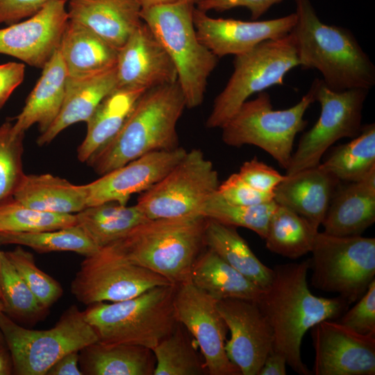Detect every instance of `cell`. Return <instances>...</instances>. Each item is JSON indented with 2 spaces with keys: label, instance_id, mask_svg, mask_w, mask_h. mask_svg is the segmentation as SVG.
I'll list each match as a JSON object with an SVG mask.
<instances>
[{
  "label": "cell",
  "instance_id": "cell-24",
  "mask_svg": "<svg viewBox=\"0 0 375 375\" xmlns=\"http://www.w3.org/2000/svg\"><path fill=\"white\" fill-rule=\"evenodd\" d=\"M115 88V67L83 78H67L60 111L51 126L40 133L38 144H48L68 126L87 122L103 99Z\"/></svg>",
  "mask_w": 375,
  "mask_h": 375
},
{
  "label": "cell",
  "instance_id": "cell-4",
  "mask_svg": "<svg viewBox=\"0 0 375 375\" xmlns=\"http://www.w3.org/2000/svg\"><path fill=\"white\" fill-rule=\"evenodd\" d=\"M206 222L201 215L149 219L111 244L129 262L177 285L190 281L205 245Z\"/></svg>",
  "mask_w": 375,
  "mask_h": 375
},
{
  "label": "cell",
  "instance_id": "cell-11",
  "mask_svg": "<svg viewBox=\"0 0 375 375\" xmlns=\"http://www.w3.org/2000/svg\"><path fill=\"white\" fill-rule=\"evenodd\" d=\"M219 183L212 162L200 149H192L160 181L140 193L135 204L149 219L201 215Z\"/></svg>",
  "mask_w": 375,
  "mask_h": 375
},
{
  "label": "cell",
  "instance_id": "cell-5",
  "mask_svg": "<svg viewBox=\"0 0 375 375\" xmlns=\"http://www.w3.org/2000/svg\"><path fill=\"white\" fill-rule=\"evenodd\" d=\"M176 286L159 285L127 300L90 305L83 311L85 319L99 342L152 350L178 323L173 304Z\"/></svg>",
  "mask_w": 375,
  "mask_h": 375
},
{
  "label": "cell",
  "instance_id": "cell-23",
  "mask_svg": "<svg viewBox=\"0 0 375 375\" xmlns=\"http://www.w3.org/2000/svg\"><path fill=\"white\" fill-rule=\"evenodd\" d=\"M340 183L318 165L285 175L274 190V199L319 228Z\"/></svg>",
  "mask_w": 375,
  "mask_h": 375
},
{
  "label": "cell",
  "instance_id": "cell-31",
  "mask_svg": "<svg viewBox=\"0 0 375 375\" xmlns=\"http://www.w3.org/2000/svg\"><path fill=\"white\" fill-rule=\"evenodd\" d=\"M205 245L261 289L270 284L273 269L257 258L236 227L207 219Z\"/></svg>",
  "mask_w": 375,
  "mask_h": 375
},
{
  "label": "cell",
  "instance_id": "cell-2",
  "mask_svg": "<svg viewBox=\"0 0 375 375\" xmlns=\"http://www.w3.org/2000/svg\"><path fill=\"white\" fill-rule=\"evenodd\" d=\"M295 3L297 20L290 33L299 66L318 70L333 90L372 88L375 67L353 33L322 22L310 0Z\"/></svg>",
  "mask_w": 375,
  "mask_h": 375
},
{
  "label": "cell",
  "instance_id": "cell-27",
  "mask_svg": "<svg viewBox=\"0 0 375 375\" xmlns=\"http://www.w3.org/2000/svg\"><path fill=\"white\" fill-rule=\"evenodd\" d=\"M12 198L29 208L57 214L74 215L87 208L85 185L51 174H24Z\"/></svg>",
  "mask_w": 375,
  "mask_h": 375
},
{
  "label": "cell",
  "instance_id": "cell-32",
  "mask_svg": "<svg viewBox=\"0 0 375 375\" xmlns=\"http://www.w3.org/2000/svg\"><path fill=\"white\" fill-rule=\"evenodd\" d=\"M79 225L100 249L125 236L149 219L137 206L107 202L75 214Z\"/></svg>",
  "mask_w": 375,
  "mask_h": 375
},
{
  "label": "cell",
  "instance_id": "cell-26",
  "mask_svg": "<svg viewBox=\"0 0 375 375\" xmlns=\"http://www.w3.org/2000/svg\"><path fill=\"white\" fill-rule=\"evenodd\" d=\"M59 50L68 78L88 77L116 66V49L88 28L69 20Z\"/></svg>",
  "mask_w": 375,
  "mask_h": 375
},
{
  "label": "cell",
  "instance_id": "cell-6",
  "mask_svg": "<svg viewBox=\"0 0 375 375\" xmlns=\"http://www.w3.org/2000/svg\"><path fill=\"white\" fill-rule=\"evenodd\" d=\"M196 6L188 3L142 8L141 17L171 58L186 108L203 101L208 79L219 58L199 40L193 22Z\"/></svg>",
  "mask_w": 375,
  "mask_h": 375
},
{
  "label": "cell",
  "instance_id": "cell-45",
  "mask_svg": "<svg viewBox=\"0 0 375 375\" xmlns=\"http://www.w3.org/2000/svg\"><path fill=\"white\" fill-rule=\"evenodd\" d=\"M52 1L0 0V24L8 26L28 18Z\"/></svg>",
  "mask_w": 375,
  "mask_h": 375
},
{
  "label": "cell",
  "instance_id": "cell-34",
  "mask_svg": "<svg viewBox=\"0 0 375 375\" xmlns=\"http://www.w3.org/2000/svg\"><path fill=\"white\" fill-rule=\"evenodd\" d=\"M340 182L360 181L375 170V124L362 126L360 133L338 146L319 165Z\"/></svg>",
  "mask_w": 375,
  "mask_h": 375
},
{
  "label": "cell",
  "instance_id": "cell-38",
  "mask_svg": "<svg viewBox=\"0 0 375 375\" xmlns=\"http://www.w3.org/2000/svg\"><path fill=\"white\" fill-rule=\"evenodd\" d=\"M76 215L43 212L26 206L13 198L0 204V232L32 233L76 224Z\"/></svg>",
  "mask_w": 375,
  "mask_h": 375
},
{
  "label": "cell",
  "instance_id": "cell-39",
  "mask_svg": "<svg viewBox=\"0 0 375 375\" xmlns=\"http://www.w3.org/2000/svg\"><path fill=\"white\" fill-rule=\"evenodd\" d=\"M0 291L4 312L17 318H31L44 310L6 251L0 250Z\"/></svg>",
  "mask_w": 375,
  "mask_h": 375
},
{
  "label": "cell",
  "instance_id": "cell-46",
  "mask_svg": "<svg viewBox=\"0 0 375 375\" xmlns=\"http://www.w3.org/2000/svg\"><path fill=\"white\" fill-rule=\"evenodd\" d=\"M283 0H206L196 8L204 11L215 10L223 12L235 8H247L253 20L262 16L272 6Z\"/></svg>",
  "mask_w": 375,
  "mask_h": 375
},
{
  "label": "cell",
  "instance_id": "cell-14",
  "mask_svg": "<svg viewBox=\"0 0 375 375\" xmlns=\"http://www.w3.org/2000/svg\"><path fill=\"white\" fill-rule=\"evenodd\" d=\"M217 301L191 281L177 285L174 309L178 323L194 337L210 375H240L225 350L228 328L217 307Z\"/></svg>",
  "mask_w": 375,
  "mask_h": 375
},
{
  "label": "cell",
  "instance_id": "cell-41",
  "mask_svg": "<svg viewBox=\"0 0 375 375\" xmlns=\"http://www.w3.org/2000/svg\"><path fill=\"white\" fill-rule=\"evenodd\" d=\"M6 253L44 309L60 297V284L37 267L30 252L18 245Z\"/></svg>",
  "mask_w": 375,
  "mask_h": 375
},
{
  "label": "cell",
  "instance_id": "cell-17",
  "mask_svg": "<svg viewBox=\"0 0 375 375\" xmlns=\"http://www.w3.org/2000/svg\"><path fill=\"white\" fill-rule=\"evenodd\" d=\"M66 3L52 1L30 17L0 28V54L42 69L59 48L69 21Z\"/></svg>",
  "mask_w": 375,
  "mask_h": 375
},
{
  "label": "cell",
  "instance_id": "cell-9",
  "mask_svg": "<svg viewBox=\"0 0 375 375\" xmlns=\"http://www.w3.org/2000/svg\"><path fill=\"white\" fill-rule=\"evenodd\" d=\"M297 66L299 61L290 33L235 56L233 72L215 97L206 126L220 128L251 95L283 85L286 74Z\"/></svg>",
  "mask_w": 375,
  "mask_h": 375
},
{
  "label": "cell",
  "instance_id": "cell-40",
  "mask_svg": "<svg viewBox=\"0 0 375 375\" xmlns=\"http://www.w3.org/2000/svg\"><path fill=\"white\" fill-rule=\"evenodd\" d=\"M24 133H15L12 123L0 126V204L12 199L24 173L22 169Z\"/></svg>",
  "mask_w": 375,
  "mask_h": 375
},
{
  "label": "cell",
  "instance_id": "cell-35",
  "mask_svg": "<svg viewBox=\"0 0 375 375\" xmlns=\"http://www.w3.org/2000/svg\"><path fill=\"white\" fill-rule=\"evenodd\" d=\"M0 244L25 246L40 253L72 251L85 256H90L99 249L77 224L39 232H0Z\"/></svg>",
  "mask_w": 375,
  "mask_h": 375
},
{
  "label": "cell",
  "instance_id": "cell-36",
  "mask_svg": "<svg viewBox=\"0 0 375 375\" xmlns=\"http://www.w3.org/2000/svg\"><path fill=\"white\" fill-rule=\"evenodd\" d=\"M276 206L274 199L253 206L232 204L223 199L217 190L206 203L200 215L226 225L247 228L264 240Z\"/></svg>",
  "mask_w": 375,
  "mask_h": 375
},
{
  "label": "cell",
  "instance_id": "cell-3",
  "mask_svg": "<svg viewBox=\"0 0 375 375\" xmlns=\"http://www.w3.org/2000/svg\"><path fill=\"white\" fill-rule=\"evenodd\" d=\"M185 108L178 81L146 90L117 134L87 163L101 176L147 153L178 148L176 126Z\"/></svg>",
  "mask_w": 375,
  "mask_h": 375
},
{
  "label": "cell",
  "instance_id": "cell-7",
  "mask_svg": "<svg viewBox=\"0 0 375 375\" xmlns=\"http://www.w3.org/2000/svg\"><path fill=\"white\" fill-rule=\"evenodd\" d=\"M315 101L310 86L294 106L274 110L269 93L260 92L256 99L246 101L220 128L222 140L226 145L234 147L256 146L286 169L292 155L294 139L307 124L304 114Z\"/></svg>",
  "mask_w": 375,
  "mask_h": 375
},
{
  "label": "cell",
  "instance_id": "cell-42",
  "mask_svg": "<svg viewBox=\"0 0 375 375\" xmlns=\"http://www.w3.org/2000/svg\"><path fill=\"white\" fill-rule=\"evenodd\" d=\"M340 323L362 335H375V279L365 293L340 317Z\"/></svg>",
  "mask_w": 375,
  "mask_h": 375
},
{
  "label": "cell",
  "instance_id": "cell-10",
  "mask_svg": "<svg viewBox=\"0 0 375 375\" xmlns=\"http://www.w3.org/2000/svg\"><path fill=\"white\" fill-rule=\"evenodd\" d=\"M309 259L317 289L357 301L375 279V238L318 232Z\"/></svg>",
  "mask_w": 375,
  "mask_h": 375
},
{
  "label": "cell",
  "instance_id": "cell-47",
  "mask_svg": "<svg viewBox=\"0 0 375 375\" xmlns=\"http://www.w3.org/2000/svg\"><path fill=\"white\" fill-rule=\"evenodd\" d=\"M25 67L23 62H8L0 64V110L23 82Z\"/></svg>",
  "mask_w": 375,
  "mask_h": 375
},
{
  "label": "cell",
  "instance_id": "cell-50",
  "mask_svg": "<svg viewBox=\"0 0 375 375\" xmlns=\"http://www.w3.org/2000/svg\"><path fill=\"white\" fill-rule=\"evenodd\" d=\"M206 0H139L142 8L159 5L188 3L197 6Z\"/></svg>",
  "mask_w": 375,
  "mask_h": 375
},
{
  "label": "cell",
  "instance_id": "cell-28",
  "mask_svg": "<svg viewBox=\"0 0 375 375\" xmlns=\"http://www.w3.org/2000/svg\"><path fill=\"white\" fill-rule=\"evenodd\" d=\"M144 92L117 88L103 99L86 122L87 133L77 149L81 162H87L117 134Z\"/></svg>",
  "mask_w": 375,
  "mask_h": 375
},
{
  "label": "cell",
  "instance_id": "cell-13",
  "mask_svg": "<svg viewBox=\"0 0 375 375\" xmlns=\"http://www.w3.org/2000/svg\"><path fill=\"white\" fill-rule=\"evenodd\" d=\"M162 276L124 259L112 244L85 256L71 285L77 300L85 305L117 302L163 285Z\"/></svg>",
  "mask_w": 375,
  "mask_h": 375
},
{
  "label": "cell",
  "instance_id": "cell-53",
  "mask_svg": "<svg viewBox=\"0 0 375 375\" xmlns=\"http://www.w3.org/2000/svg\"><path fill=\"white\" fill-rule=\"evenodd\" d=\"M0 297L1 298V291H0Z\"/></svg>",
  "mask_w": 375,
  "mask_h": 375
},
{
  "label": "cell",
  "instance_id": "cell-21",
  "mask_svg": "<svg viewBox=\"0 0 375 375\" xmlns=\"http://www.w3.org/2000/svg\"><path fill=\"white\" fill-rule=\"evenodd\" d=\"M69 21L93 31L118 50L142 22L139 0H69Z\"/></svg>",
  "mask_w": 375,
  "mask_h": 375
},
{
  "label": "cell",
  "instance_id": "cell-48",
  "mask_svg": "<svg viewBox=\"0 0 375 375\" xmlns=\"http://www.w3.org/2000/svg\"><path fill=\"white\" fill-rule=\"evenodd\" d=\"M78 351L67 353L58 360L47 372L48 375H82L78 367Z\"/></svg>",
  "mask_w": 375,
  "mask_h": 375
},
{
  "label": "cell",
  "instance_id": "cell-20",
  "mask_svg": "<svg viewBox=\"0 0 375 375\" xmlns=\"http://www.w3.org/2000/svg\"><path fill=\"white\" fill-rule=\"evenodd\" d=\"M117 88L146 91L177 81L169 55L142 21L117 50Z\"/></svg>",
  "mask_w": 375,
  "mask_h": 375
},
{
  "label": "cell",
  "instance_id": "cell-51",
  "mask_svg": "<svg viewBox=\"0 0 375 375\" xmlns=\"http://www.w3.org/2000/svg\"><path fill=\"white\" fill-rule=\"evenodd\" d=\"M11 371L10 358L3 347H0V375L9 374Z\"/></svg>",
  "mask_w": 375,
  "mask_h": 375
},
{
  "label": "cell",
  "instance_id": "cell-25",
  "mask_svg": "<svg viewBox=\"0 0 375 375\" xmlns=\"http://www.w3.org/2000/svg\"><path fill=\"white\" fill-rule=\"evenodd\" d=\"M41 69L40 77L12 124L15 133H25L37 124L42 133L51 126L60 111L67 74L59 48Z\"/></svg>",
  "mask_w": 375,
  "mask_h": 375
},
{
  "label": "cell",
  "instance_id": "cell-30",
  "mask_svg": "<svg viewBox=\"0 0 375 375\" xmlns=\"http://www.w3.org/2000/svg\"><path fill=\"white\" fill-rule=\"evenodd\" d=\"M82 372L91 375H151L156 360L146 347L101 342L82 350Z\"/></svg>",
  "mask_w": 375,
  "mask_h": 375
},
{
  "label": "cell",
  "instance_id": "cell-52",
  "mask_svg": "<svg viewBox=\"0 0 375 375\" xmlns=\"http://www.w3.org/2000/svg\"><path fill=\"white\" fill-rule=\"evenodd\" d=\"M3 312H4V306H3V301L1 298L0 297V314ZM4 343H5V341L3 340L2 333L0 331V347H3Z\"/></svg>",
  "mask_w": 375,
  "mask_h": 375
},
{
  "label": "cell",
  "instance_id": "cell-49",
  "mask_svg": "<svg viewBox=\"0 0 375 375\" xmlns=\"http://www.w3.org/2000/svg\"><path fill=\"white\" fill-rule=\"evenodd\" d=\"M286 365L285 358L272 349L267 356L258 375H285Z\"/></svg>",
  "mask_w": 375,
  "mask_h": 375
},
{
  "label": "cell",
  "instance_id": "cell-37",
  "mask_svg": "<svg viewBox=\"0 0 375 375\" xmlns=\"http://www.w3.org/2000/svg\"><path fill=\"white\" fill-rule=\"evenodd\" d=\"M151 351L156 360L153 375H201L207 372L204 362L200 360L179 323Z\"/></svg>",
  "mask_w": 375,
  "mask_h": 375
},
{
  "label": "cell",
  "instance_id": "cell-29",
  "mask_svg": "<svg viewBox=\"0 0 375 375\" xmlns=\"http://www.w3.org/2000/svg\"><path fill=\"white\" fill-rule=\"evenodd\" d=\"M190 281L217 301L240 299L257 301L262 292L208 248L195 260Z\"/></svg>",
  "mask_w": 375,
  "mask_h": 375
},
{
  "label": "cell",
  "instance_id": "cell-22",
  "mask_svg": "<svg viewBox=\"0 0 375 375\" xmlns=\"http://www.w3.org/2000/svg\"><path fill=\"white\" fill-rule=\"evenodd\" d=\"M375 222V170L365 178L341 183L322 222L324 233L339 237L358 236Z\"/></svg>",
  "mask_w": 375,
  "mask_h": 375
},
{
  "label": "cell",
  "instance_id": "cell-8",
  "mask_svg": "<svg viewBox=\"0 0 375 375\" xmlns=\"http://www.w3.org/2000/svg\"><path fill=\"white\" fill-rule=\"evenodd\" d=\"M0 331L6 343L15 372L19 375H45L62 357L99 342L83 312L73 306L48 330L24 328L4 312Z\"/></svg>",
  "mask_w": 375,
  "mask_h": 375
},
{
  "label": "cell",
  "instance_id": "cell-33",
  "mask_svg": "<svg viewBox=\"0 0 375 375\" xmlns=\"http://www.w3.org/2000/svg\"><path fill=\"white\" fill-rule=\"evenodd\" d=\"M318 232L305 217L277 204L264 240L270 251L294 260L311 252Z\"/></svg>",
  "mask_w": 375,
  "mask_h": 375
},
{
  "label": "cell",
  "instance_id": "cell-44",
  "mask_svg": "<svg viewBox=\"0 0 375 375\" xmlns=\"http://www.w3.org/2000/svg\"><path fill=\"white\" fill-rule=\"evenodd\" d=\"M217 193L226 201L240 206H253L270 201L274 195L258 192L235 173L219 183Z\"/></svg>",
  "mask_w": 375,
  "mask_h": 375
},
{
  "label": "cell",
  "instance_id": "cell-15",
  "mask_svg": "<svg viewBox=\"0 0 375 375\" xmlns=\"http://www.w3.org/2000/svg\"><path fill=\"white\" fill-rule=\"evenodd\" d=\"M315 375H374L375 335L360 334L339 322L311 328Z\"/></svg>",
  "mask_w": 375,
  "mask_h": 375
},
{
  "label": "cell",
  "instance_id": "cell-19",
  "mask_svg": "<svg viewBox=\"0 0 375 375\" xmlns=\"http://www.w3.org/2000/svg\"><path fill=\"white\" fill-rule=\"evenodd\" d=\"M186 151L178 147L151 152L101 175L85 185L87 207L107 202L126 205L132 194L146 191L165 176Z\"/></svg>",
  "mask_w": 375,
  "mask_h": 375
},
{
  "label": "cell",
  "instance_id": "cell-1",
  "mask_svg": "<svg viewBox=\"0 0 375 375\" xmlns=\"http://www.w3.org/2000/svg\"><path fill=\"white\" fill-rule=\"evenodd\" d=\"M309 269V259L275 266L270 284L256 301L272 330L273 350L300 375L312 374L301 356L305 333L322 321L339 318L350 305L340 296L314 295L307 282Z\"/></svg>",
  "mask_w": 375,
  "mask_h": 375
},
{
  "label": "cell",
  "instance_id": "cell-16",
  "mask_svg": "<svg viewBox=\"0 0 375 375\" xmlns=\"http://www.w3.org/2000/svg\"><path fill=\"white\" fill-rule=\"evenodd\" d=\"M231 338L225 350L230 361L242 375H258L273 349L272 330L256 301L225 299L217 302Z\"/></svg>",
  "mask_w": 375,
  "mask_h": 375
},
{
  "label": "cell",
  "instance_id": "cell-43",
  "mask_svg": "<svg viewBox=\"0 0 375 375\" xmlns=\"http://www.w3.org/2000/svg\"><path fill=\"white\" fill-rule=\"evenodd\" d=\"M238 174L254 190L272 195L277 186L285 178V175L281 174L274 168L258 160L256 157L244 162Z\"/></svg>",
  "mask_w": 375,
  "mask_h": 375
},
{
  "label": "cell",
  "instance_id": "cell-18",
  "mask_svg": "<svg viewBox=\"0 0 375 375\" xmlns=\"http://www.w3.org/2000/svg\"><path fill=\"white\" fill-rule=\"evenodd\" d=\"M297 20L295 12L263 21L213 18L195 8L193 22L199 40L218 58L244 53L268 40L288 35Z\"/></svg>",
  "mask_w": 375,
  "mask_h": 375
},
{
  "label": "cell",
  "instance_id": "cell-12",
  "mask_svg": "<svg viewBox=\"0 0 375 375\" xmlns=\"http://www.w3.org/2000/svg\"><path fill=\"white\" fill-rule=\"evenodd\" d=\"M311 87L315 101L320 104V115L313 126L301 135L285 175L317 167L335 142L356 137L363 126L362 109L368 90H333L319 78L314 80Z\"/></svg>",
  "mask_w": 375,
  "mask_h": 375
}]
</instances>
